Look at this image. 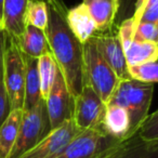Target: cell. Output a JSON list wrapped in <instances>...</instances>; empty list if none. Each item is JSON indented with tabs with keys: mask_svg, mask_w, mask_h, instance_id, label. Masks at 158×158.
<instances>
[{
	"mask_svg": "<svg viewBox=\"0 0 158 158\" xmlns=\"http://www.w3.org/2000/svg\"><path fill=\"white\" fill-rule=\"evenodd\" d=\"M48 7V25L44 31L49 50L61 72L68 90L77 97L84 87L82 44L78 41L66 22L62 0H44Z\"/></svg>",
	"mask_w": 158,
	"mask_h": 158,
	"instance_id": "obj_1",
	"label": "cell"
},
{
	"mask_svg": "<svg viewBox=\"0 0 158 158\" xmlns=\"http://www.w3.org/2000/svg\"><path fill=\"white\" fill-rule=\"evenodd\" d=\"M153 92L154 84L142 82L132 78L121 79L106 105H117L127 110L131 123L129 134H131L148 114Z\"/></svg>",
	"mask_w": 158,
	"mask_h": 158,
	"instance_id": "obj_2",
	"label": "cell"
},
{
	"mask_svg": "<svg viewBox=\"0 0 158 158\" xmlns=\"http://www.w3.org/2000/svg\"><path fill=\"white\" fill-rule=\"evenodd\" d=\"M82 67L84 85L90 86L106 104L119 79L101 56L91 39L82 44Z\"/></svg>",
	"mask_w": 158,
	"mask_h": 158,
	"instance_id": "obj_3",
	"label": "cell"
},
{
	"mask_svg": "<svg viewBox=\"0 0 158 158\" xmlns=\"http://www.w3.org/2000/svg\"><path fill=\"white\" fill-rule=\"evenodd\" d=\"M51 130L44 100H41L31 110H23L18 138L9 158L21 157L23 154L41 142Z\"/></svg>",
	"mask_w": 158,
	"mask_h": 158,
	"instance_id": "obj_4",
	"label": "cell"
},
{
	"mask_svg": "<svg viewBox=\"0 0 158 158\" xmlns=\"http://www.w3.org/2000/svg\"><path fill=\"white\" fill-rule=\"evenodd\" d=\"M2 73L11 110H23L25 85L24 54L21 51L18 39L8 35L3 54Z\"/></svg>",
	"mask_w": 158,
	"mask_h": 158,
	"instance_id": "obj_5",
	"label": "cell"
},
{
	"mask_svg": "<svg viewBox=\"0 0 158 158\" xmlns=\"http://www.w3.org/2000/svg\"><path fill=\"white\" fill-rule=\"evenodd\" d=\"M120 140L108 136L102 129L81 131L55 158H104L110 148Z\"/></svg>",
	"mask_w": 158,
	"mask_h": 158,
	"instance_id": "obj_6",
	"label": "cell"
},
{
	"mask_svg": "<svg viewBox=\"0 0 158 158\" xmlns=\"http://www.w3.org/2000/svg\"><path fill=\"white\" fill-rule=\"evenodd\" d=\"M106 104L88 85H84L81 91L74 98L73 121L81 131L89 129H102V120Z\"/></svg>",
	"mask_w": 158,
	"mask_h": 158,
	"instance_id": "obj_7",
	"label": "cell"
},
{
	"mask_svg": "<svg viewBox=\"0 0 158 158\" xmlns=\"http://www.w3.org/2000/svg\"><path fill=\"white\" fill-rule=\"evenodd\" d=\"M44 103L52 130L73 119L74 97L70 94L59 68L54 82L44 99Z\"/></svg>",
	"mask_w": 158,
	"mask_h": 158,
	"instance_id": "obj_8",
	"label": "cell"
},
{
	"mask_svg": "<svg viewBox=\"0 0 158 158\" xmlns=\"http://www.w3.org/2000/svg\"><path fill=\"white\" fill-rule=\"evenodd\" d=\"M80 132L81 130L78 129L73 119H70L60 127L51 130L41 142L19 158H55Z\"/></svg>",
	"mask_w": 158,
	"mask_h": 158,
	"instance_id": "obj_9",
	"label": "cell"
},
{
	"mask_svg": "<svg viewBox=\"0 0 158 158\" xmlns=\"http://www.w3.org/2000/svg\"><path fill=\"white\" fill-rule=\"evenodd\" d=\"M90 39L119 80L130 78L125 52L116 33L107 31L106 34H95Z\"/></svg>",
	"mask_w": 158,
	"mask_h": 158,
	"instance_id": "obj_10",
	"label": "cell"
},
{
	"mask_svg": "<svg viewBox=\"0 0 158 158\" xmlns=\"http://www.w3.org/2000/svg\"><path fill=\"white\" fill-rule=\"evenodd\" d=\"M104 158H158V143L145 142L134 131L115 143Z\"/></svg>",
	"mask_w": 158,
	"mask_h": 158,
	"instance_id": "obj_11",
	"label": "cell"
},
{
	"mask_svg": "<svg viewBox=\"0 0 158 158\" xmlns=\"http://www.w3.org/2000/svg\"><path fill=\"white\" fill-rule=\"evenodd\" d=\"M33 0H5L1 29L14 38H19L26 26L28 7Z\"/></svg>",
	"mask_w": 158,
	"mask_h": 158,
	"instance_id": "obj_12",
	"label": "cell"
},
{
	"mask_svg": "<svg viewBox=\"0 0 158 158\" xmlns=\"http://www.w3.org/2000/svg\"><path fill=\"white\" fill-rule=\"evenodd\" d=\"M66 22L74 36L82 44L98 31L94 22L89 13L88 7L84 2L72 8L70 10H67Z\"/></svg>",
	"mask_w": 158,
	"mask_h": 158,
	"instance_id": "obj_13",
	"label": "cell"
},
{
	"mask_svg": "<svg viewBox=\"0 0 158 158\" xmlns=\"http://www.w3.org/2000/svg\"><path fill=\"white\" fill-rule=\"evenodd\" d=\"M101 128L104 133L115 140H123L131 130L130 117L125 108L117 105H106Z\"/></svg>",
	"mask_w": 158,
	"mask_h": 158,
	"instance_id": "obj_14",
	"label": "cell"
},
{
	"mask_svg": "<svg viewBox=\"0 0 158 158\" xmlns=\"http://www.w3.org/2000/svg\"><path fill=\"white\" fill-rule=\"evenodd\" d=\"M99 33L112 31L118 13L117 0H90L86 3Z\"/></svg>",
	"mask_w": 158,
	"mask_h": 158,
	"instance_id": "obj_15",
	"label": "cell"
},
{
	"mask_svg": "<svg viewBox=\"0 0 158 158\" xmlns=\"http://www.w3.org/2000/svg\"><path fill=\"white\" fill-rule=\"evenodd\" d=\"M24 65L25 85L23 110H29L44 99L41 97L40 80L38 75V59H33L24 54Z\"/></svg>",
	"mask_w": 158,
	"mask_h": 158,
	"instance_id": "obj_16",
	"label": "cell"
},
{
	"mask_svg": "<svg viewBox=\"0 0 158 158\" xmlns=\"http://www.w3.org/2000/svg\"><path fill=\"white\" fill-rule=\"evenodd\" d=\"M16 39L21 51L29 57L39 59L44 54L50 52L44 31L29 24H26L23 34Z\"/></svg>",
	"mask_w": 158,
	"mask_h": 158,
	"instance_id": "obj_17",
	"label": "cell"
},
{
	"mask_svg": "<svg viewBox=\"0 0 158 158\" xmlns=\"http://www.w3.org/2000/svg\"><path fill=\"white\" fill-rule=\"evenodd\" d=\"M22 113L23 110H12L0 127V158H9L18 138Z\"/></svg>",
	"mask_w": 158,
	"mask_h": 158,
	"instance_id": "obj_18",
	"label": "cell"
},
{
	"mask_svg": "<svg viewBox=\"0 0 158 158\" xmlns=\"http://www.w3.org/2000/svg\"><path fill=\"white\" fill-rule=\"evenodd\" d=\"M125 56L128 67L146 62L157 61L158 44L157 42L133 40L125 51Z\"/></svg>",
	"mask_w": 158,
	"mask_h": 158,
	"instance_id": "obj_19",
	"label": "cell"
},
{
	"mask_svg": "<svg viewBox=\"0 0 158 158\" xmlns=\"http://www.w3.org/2000/svg\"><path fill=\"white\" fill-rule=\"evenodd\" d=\"M57 72V65L50 52L46 53L38 59V75L40 80V90L42 99H46L54 82Z\"/></svg>",
	"mask_w": 158,
	"mask_h": 158,
	"instance_id": "obj_20",
	"label": "cell"
},
{
	"mask_svg": "<svg viewBox=\"0 0 158 158\" xmlns=\"http://www.w3.org/2000/svg\"><path fill=\"white\" fill-rule=\"evenodd\" d=\"M131 18L135 26L141 22L158 24V0H135Z\"/></svg>",
	"mask_w": 158,
	"mask_h": 158,
	"instance_id": "obj_21",
	"label": "cell"
},
{
	"mask_svg": "<svg viewBox=\"0 0 158 158\" xmlns=\"http://www.w3.org/2000/svg\"><path fill=\"white\" fill-rule=\"evenodd\" d=\"M26 23L31 26L46 31L48 25V7L44 0H33L28 7Z\"/></svg>",
	"mask_w": 158,
	"mask_h": 158,
	"instance_id": "obj_22",
	"label": "cell"
},
{
	"mask_svg": "<svg viewBox=\"0 0 158 158\" xmlns=\"http://www.w3.org/2000/svg\"><path fill=\"white\" fill-rule=\"evenodd\" d=\"M128 74L132 79L142 82L156 84L158 80V64L157 61L146 62L128 67Z\"/></svg>",
	"mask_w": 158,
	"mask_h": 158,
	"instance_id": "obj_23",
	"label": "cell"
},
{
	"mask_svg": "<svg viewBox=\"0 0 158 158\" xmlns=\"http://www.w3.org/2000/svg\"><path fill=\"white\" fill-rule=\"evenodd\" d=\"M135 132L143 141L158 143V118L157 112L147 114V116L136 127Z\"/></svg>",
	"mask_w": 158,
	"mask_h": 158,
	"instance_id": "obj_24",
	"label": "cell"
},
{
	"mask_svg": "<svg viewBox=\"0 0 158 158\" xmlns=\"http://www.w3.org/2000/svg\"><path fill=\"white\" fill-rule=\"evenodd\" d=\"M142 41L157 42L158 40V24L149 22H141L135 26L134 39Z\"/></svg>",
	"mask_w": 158,
	"mask_h": 158,
	"instance_id": "obj_25",
	"label": "cell"
},
{
	"mask_svg": "<svg viewBox=\"0 0 158 158\" xmlns=\"http://www.w3.org/2000/svg\"><path fill=\"white\" fill-rule=\"evenodd\" d=\"M134 31H135V24H134V21L132 18L126 19L119 24L117 36H118L119 41H120L121 47L123 49V52L127 50V48L133 41Z\"/></svg>",
	"mask_w": 158,
	"mask_h": 158,
	"instance_id": "obj_26",
	"label": "cell"
},
{
	"mask_svg": "<svg viewBox=\"0 0 158 158\" xmlns=\"http://www.w3.org/2000/svg\"><path fill=\"white\" fill-rule=\"evenodd\" d=\"M11 112V105H10L9 97H8L7 90H6L5 81H3V73L1 69L0 70V127L7 120Z\"/></svg>",
	"mask_w": 158,
	"mask_h": 158,
	"instance_id": "obj_27",
	"label": "cell"
},
{
	"mask_svg": "<svg viewBox=\"0 0 158 158\" xmlns=\"http://www.w3.org/2000/svg\"><path fill=\"white\" fill-rule=\"evenodd\" d=\"M118 2V13L115 21V25H118L126 19H129L133 14L135 0H117Z\"/></svg>",
	"mask_w": 158,
	"mask_h": 158,
	"instance_id": "obj_28",
	"label": "cell"
},
{
	"mask_svg": "<svg viewBox=\"0 0 158 158\" xmlns=\"http://www.w3.org/2000/svg\"><path fill=\"white\" fill-rule=\"evenodd\" d=\"M6 42H7V34L0 29V70L2 69L3 64V54H5Z\"/></svg>",
	"mask_w": 158,
	"mask_h": 158,
	"instance_id": "obj_29",
	"label": "cell"
},
{
	"mask_svg": "<svg viewBox=\"0 0 158 158\" xmlns=\"http://www.w3.org/2000/svg\"><path fill=\"white\" fill-rule=\"evenodd\" d=\"M3 2L5 0H0V22L2 20V14H3Z\"/></svg>",
	"mask_w": 158,
	"mask_h": 158,
	"instance_id": "obj_30",
	"label": "cell"
},
{
	"mask_svg": "<svg viewBox=\"0 0 158 158\" xmlns=\"http://www.w3.org/2000/svg\"><path fill=\"white\" fill-rule=\"evenodd\" d=\"M90 0H84V3H87V2H89Z\"/></svg>",
	"mask_w": 158,
	"mask_h": 158,
	"instance_id": "obj_31",
	"label": "cell"
},
{
	"mask_svg": "<svg viewBox=\"0 0 158 158\" xmlns=\"http://www.w3.org/2000/svg\"><path fill=\"white\" fill-rule=\"evenodd\" d=\"M0 29H1V26H0Z\"/></svg>",
	"mask_w": 158,
	"mask_h": 158,
	"instance_id": "obj_32",
	"label": "cell"
}]
</instances>
